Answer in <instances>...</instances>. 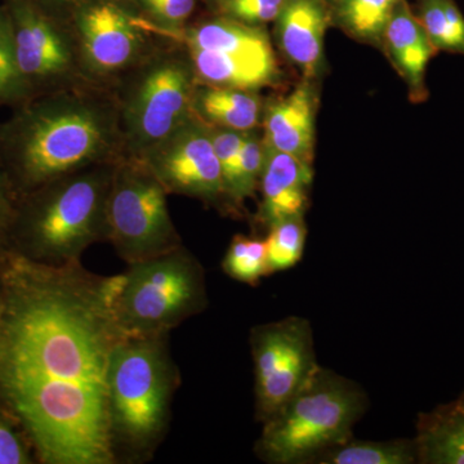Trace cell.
I'll return each instance as SVG.
<instances>
[{"label":"cell","instance_id":"cell-3","mask_svg":"<svg viewBox=\"0 0 464 464\" xmlns=\"http://www.w3.org/2000/svg\"><path fill=\"white\" fill-rule=\"evenodd\" d=\"M369 408L365 390L320 365L292 399L268 418L256 454L268 464H313L329 449L353 438Z\"/></svg>","mask_w":464,"mask_h":464},{"label":"cell","instance_id":"cell-21","mask_svg":"<svg viewBox=\"0 0 464 464\" xmlns=\"http://www.w3.org/2000/svg\"><path fill=\"white\" fill-rule=\"evenodd\" d=\"M400 0H333L332 24L351 38L382 45L384 30Z\"/></svg>","mask_w":464,"mask_h":464},{"label":"cell","instance_id":"cell-14","mask_svg":"<svg viewBox=\"0 0 464 464\" xmlns=\"http://www.w3.org/2000/svg\"><path fill=\"white\" fill-rule=\"evenodd\" d=\"M313 166L285 152L266 146V159L259 188L262 199L258 222L271 226L289 218L304 216L310 203Z\"/></svg>","mask_w":464,"mask_h":464},{"label":"cell","instance_id":"cell-15","mask_svg":"<svg viewBox=\"0 0 464 464\" xmlns=\"http://www.w3.org/2000/svg\"><path fill=\"white\" fill-rule=\"evenodd\" d=\"M317 93L304 79L288 96L276 101L265 115L266 146L313 166L315 149Z\"/></svg>","mask_w":464,"mask_h":464},{"label":"cell","instance_id":"cell-1","mask_svg":"<svg viewBox=\"0 0 464 464\" xmlns=\"http://www.w3.org/2000/svg\"><path fill=\"white\" fill-rule=\"evenodd\" d=\"M0 319V390L48 464H112L108 377L121 275L16 259Z\"/></svg>","mask_w":464,"mask_h":464},{"label":"cell","instance_id":"cell-10","mask_svg":"<svg viewBox=\"0 0 464 464\" xmlns=\"http://www.w3.org/2000/svg\"><path fill=\"white\" fill-rule=\"evenodd\" d=\"M145 155L146 166L167 192L213 204L228 201L221 166L213 148L212 132L199 121L190 119Z\"/></svg>","mask_w":464,"mask_h":464},{"label":"cell","instance_id":"cell-35","mask_svg":"<svg viewBox=\"0 0 464 464\" xmlns=\"http://www.w3.org/2000/svg\"><path fill=\"white\" fill-rule=\"evenodd\" d=\"M328 2H329V3H332V2H333V0H328Z\"/></svg>","mask_w":464,"mask_h":464},{"label":"cell","instance_id":"cell-24","mask_svg":"<svg viewBox=\"0 0 464 464\" xmlns=\"http://www.w3.org/2000/svg\"><path fill=\"white\" fill-rule=\"evenodd\" d=\"M32 99L18 67L11 18L5 5H0V106L16 109Z\"/></svg>","mask_w":464,"mask_h":464},{"label":"cell","instance_id":"cell-30","mask_svg":"<svg viewBox=\"0 0 464 464\" xmlns=\"http://www.w3.org/2000/svg\"><path fill=\"white\" fill-rule=\"evenodd\" d=\"M30 463L23 441L16 432L0 417V464Z\"/></svg>","mask_w":464,"mask_h":464},{"label":"cell","instance_id":"cell-18","mask_svg":"<svg viewBox=\"0 0 464 464\" xmlns=\"http://www.w3.org/2000/svg\"><path fill=\"white\" fill-rule=\"evenodd\" d=\"M188 47L227 56L276 61L267 33L231 18L218 17L192 27L185 35Z\"/></svg>","mask_w":464,"mask_h":464},{"label":"cell","instance_id":"cell-31","mask_svg":"<svg viewBox=\"0 0 464 464\" xmlns=\"http://www.w3.org/2000/svg\"><path fill=\"white\" fill-rule=\"evenodd\" d=\"M150 11L170 24H181L195 7V0H143Z\"/></svg>","mask_w":464,"mask_h":464},{"label":"cell","instance_id":"cell-27","mask_svg":"<svg viewBox=\"0 0 464 464\" xmlns=\"http://www.w3.org/2000/svg\"><path fill=\"white\" fill-rule=\"evenodd\" d=\"M222 268L237 282L257 285L262 277L270 275L266 239L237 235L226 252Z\"/></svg>","mask_w":464,"mask_h":464},{"label":"cell","instance_id":"cell-2","mask_svg":"<svg viewBox=\"0 0 464 464\" xmlns=\"http://www.w3.org/2000/svg\"><path fill=\"white\" fill-rule=\"evenodd\" d=\"M110 137L100 110L51 92L18 106L0 124V155L14 188L30 194L90 167Z\"/></svg>","mask_w":464,"mask_h":464},{"label":"cell","instance_id":"cell-28","mask_svg":"<svg viewBox=\"0 0 464 464\" xmlns=\"http://www.w3.org/2000/svg\"><path fill=\"white\" fill-rule=\"evenodd\" d=\"M285 0H210L222 17L261 26L276 20Z\"/></svg>","mask_w":464,"mask_h":464},{"label":"cell","instance_id":"cell-33","mask_svg":"<svg viewBox=\"0 0 464 464\" xmlns=\"http://www.w3.org/2000/svg\"><path fill=\"white\" fill-rule=\"evenodd\" d=\"M32 2L43 12H47L51 5H69L70 2H74V0H32Z\"/></svg>","mask_w":464,"mask_h":464},{"label":"cell","instance_id":"cell-19","mask_svg":"<svg viewBox=\"0 0 464 464\" xmlns=\"http://www.w3.org/2000/svg\"><path fill=\"white\" fill-rule=\"evenodd\" d=\"M194 72L212 87L255 91L273 84L279 76L276 61L227 56L188 47Z\"/></svg>","mask_w":464,"mask_h":464},{"label":"cell","instance_id":"cell-11","mask_svg":"<svg viewBox=\"0 0 464 464\" xmlns=\"http://www.w3.org/2000/svg\"><path fill=\"white\" fill-rule=\"evenodd\" d=\"M14 29L18 67L32 97L51 93L69 72V42L51 16L32 0H5Z\"/></svg>","mask_w":464,"mask_h":464},{"label":"cell","instance_id":"cell-20","mask_svg":"<svg viewBox=\"0 0 464 464\" xmlns=\"http://www.w3.org/2000/svg\"><path fill=\"white\" fill-rule=\"evenodd\" d=\"M194 108L212 124L250 132L259 123L262 102L252 91L209 87L194 97Z\"/></svg>","mask_w":464,"mask_h":464},{"label":"cell","instance_id":"cell-12","mask_svg":"<svg viewBox=\"0 0 464 464\" xmlns=\"http://www.w3.org/2000/svg\"><path fill=\"white\" fill-rule=\"evenodd\" d=\"M280 50L313 81L324 63V38L332 25L328 0H285L275 20Z\"/></svg>","mask_w":464,"mask_h":464},{"label":"cell","instance_id":"cell-7","mask_svg":"<svg viewBox=\"0 0 464 464\" xmlns=\"http://www.w3.org/2000/svg\"><path fill=\"white\" fill-rule=\"evenodd\" d=\"M166 195L145 163L125 164L112 172L106 207L108 240L128 265L182 246Z\"/></svg>","mask_w":464,"mask_h":464},{"label":"cell","instance_id":"cell-34","mask_svg":"<svg viewBox=\"0 0 464 464\" xmlns=\"http://www.w3.org/2000/svg\"><path fill=\"white\" fill-rule=\"evenodd\" d=\"M2 310H3V301H2V298H0V319H2Z\"/></svg>","mask_w":464,"mask_h":464},{"label":"cell","instance_id":"cell-6","mask_svg":"<svg viewBox=\"0 0 464 464\" xmlns=\"http://www.w3.org/2000/svg\"><path fill=\"white\" fill-rule=\"evenodd\" d=\"M206 274L183 246L130 265L115 302L125 335L164 334L206 310Z\"/></svg>","mask_w":464,"mask_h":464},{"label":"cell","instance_id":"cell-32","mask_svg":"<svg viewBox=\"0 0 464 464\" xmlns=\"http://www.w3.org/2000/svg\"><path fill=\"white\" fill-rule=\"evenodd\" d=\"M14 185L3 163L2 155H0V234L14 224L16 210L14 208Z\"/></svg>","mask_w":464,"mask_h":464},{"label":"cell","instance_id":"cell-17","mask_svg":"<svg viewBox=\"0 0 464 464\" xmlns=\"http://www.w3.org/2000/svg\"><path fill=\"white\" fill-rule=\"evenodd\" d=\"M420 464H464V391L453 401L418 414Z\"/></svg>","mask_w":464,"mask_h":464},{"label":"cell","instance_id":"cell-23","mask_svg":"<svg viewBox=\"0 0 464 464\" xmlns=\"http://www.w3.org/2000/svg\"><path fill=\"white\" fill-rule=\"evenodd\" d=\"M414 14L436 50L464 56V16L454 0H417Z\"/></svg>","mask_w":464,"mask_h":464},{"label":"cell","instance_id":"cell-29","mask_svg":"<svg viewBox=\"0 0 464 464\" xmlns=\"http://www.w3.org/2000/svg\"><path fill=\"white\" fill-rule=\"evenodd\" d=\"M246 133L248 132H240V130H228V128H219L218 130L212 132L213 148H215L219 166H221L224 183L230 176L235 163L239 158Z\"/></svg>","mask_w":464,"mask_h":464},{"label":"cell","instance_id":"cell-26","mask_svg":"<svg viewBox=\"0 0 464 464\" xmlns=\"http://www.w3.org/2000/svg\"><path fill=\"white\" fill-rule=\"evenodd\" d=\"M306 237L304 216L289 217L268 228L266 246L270 274L288 270L301 262Z\"/></svg>","mask_w":464,"mask_h":464},{"label":"cell","instance_id":"cell-25","mask_svg":"<svg viewBox=\"0 0 464 464\" xmlns=\"http://www.w3.org/2000/svg\"><path fill=\"white\" fill-rule=\"evenodd\" d=\"M266 159V143L256 134L246 133L234 169L225 181L226 195L234 206L253 197L261 181Z\"/></svg>","mask_w":464,"mask_h":464},{"label":"cell","instance_id":"cell-22","mask_svg":"<svg viewBox=\"0 0 464 464\" xmlns=\"http://www.w3.org/2000/svg\"><path fill=\"white\" fill-rule=\"evenodd\" d=\"M418 463L414 439L387 441L348 440L317 457L313 464H414Z\"/></svg>","mask_w":464,"mask_h":464},{"label":"cell","instance_id":"cell-13","mask_svg":"<svg viewBox=\"0 0 464 464\" xmlns=\"http://www.w3.org/2000/svg\"><path fill=\"white\" fill-rule=\"evenodd\" d=\"M78 27L85 56L100 72L127 66L141 44L133 21L111 3L85 8L78 18Z\"/></svg>","mask_w":464,"mask_h":464},{"label":"cell","instance_id":"cell-5","mask_svg":"<svg viewBox=\"0 0 464 464\" xmlns=\"http://www.w3.org/2000/svg\"><path fill=\"white\" fill-rule=\"evenodd\" d=\"M112 172L83 169L27 194L32 201L14 219L38 257L52 262L50 266L75 264L88 246L108 239L106 207Z\"/></svg>","mask_w":464,"mask_h":464},{"label":"cell","instance_id":"cell-16","mask_svg":"<svg viewBox=\"0 0 464 464\" xmlns=\"http://www.w3.org/2000/svg\"><path fill=\"white\" fill-rule=\"evenodd\" d=\"M382 47L408 85L411 102L422 103L429 99L427 66L439 51L415 16L408 0H400L396 5L384 30Z\"/></svg>","mask_w":464,"mask_h":464},{"label":"cell","instance_id":"cell-8","mask_svg":"<svg viewBox=\"0 0 464 464\" xmlns=\"http://www.w3.org/2000/svg\"><path fill=\"white\" fill-rule=\"evenodd\" d=\"M256 418L264 423L313 377L319 362L311 323L301 316L262 324L250 332Z\"/></svg>","mask_w":464,"mask_h":464},{"label":"cell","instance_id":"cell-9","mask_svg":"<svg viewBox=\"0 0 464 464\" xmlns=\"http://www.w3.org/2000/svg\"><path fill=\"white\" fill-rule=\"evenodd\" d=\"M192 72L177 58L150 66L134 90L125 123L134 148L149 152L190 121L194 108Z\"/></svg>","mask_w":464,"mask_h":464},{"label":"cell","instance_id":"cell-4","mask_svg":"<svg viewBox=\"0 0 464 464\" xmlns=\"http://www.w3.org/2000/svg\"><path fill=\"white\" fill-rule=\"evenodd\" d=\"M167 334L124 335L109 366V420L118 450L143 456L166 431L174 391Z\"/></svg>","mask_w":464,"mask_h":464}]
</instances>
